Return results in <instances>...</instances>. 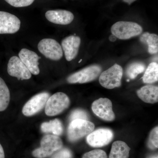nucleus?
<instances>
[{
    "label": "nucleus",
    "instance_id": "f257e3e1",
    "mask_svg": "<svg viewBox=\"0 0 158 158\" xmlns=\"http://www.w3.org/2000/svg\"><path fill=\"white\" fill-rule=\"evenodd\" d=\"M63 143L61 138L55 135L44 136L40 141V146L32 152V155L36 158H44L52 155L62 148Z\"/></svg>",
    "mask_w": 158,
    "mask_h": 158
},
{
    "label": "nucleus",
    "instance_id": "f03ea898",
    "mask_svg": "<svg viewBox=\"0 0 158 158\" xmlns=\"http://www.w3.org/2000/svg\"><path fill=\"white\" fill-rule=\"evenodd\" d=\"M112 34L120 40H127L141 34L143 29L136 23L129 21H119L111 27Z\"/></svg>",
    "mask_w": 158,
    "mask_h": 158
},
{
    "label": "nucleus",
    "instance_id": "7ed1b4c3",
    "mask_svg": "<svg viewBox=\"0 0 158 158\" xmlns=\"http://www.w3.org/2000/svg\"><path fill=\"white\" fill-rule=\"evenodd\" d=\"M94 127L93 123L88 120L77 119L71 121L67 130L69 141L72 142L78 141L92 132Z\"/></svg>",
    "mask_w": 158,
    "mask_h": 158
},
{
    "label": "nucleus",
    "instance_id": "20e7f679",
    "mask_svg": "<svg viewBox=\"0 0 158 158\" xmlns=\"http://www.w3.org/2000/svg\"><path fill=\"white\" fill-rule=\"evenodd\" d=\"M123 74L122 67L116 63L101 73L99 78V82L103 87L106 89L118 88L121 85Z\"/></svg>",
    "mask_w": 158,
    "mask_h": 158
},
{
    "label": "nucleus",
    "instance_id": "39448f33",
    "mask_svg": "<svg viewBox=\"0 0 158 158\" xmlns=\"http://www.w3.org/2000/svg\"><path fill=\"white\" fill-rule=\"evenodd\" d=\"M70 100L62 92H57L49 98L45 106V113L47 116H55L63 112L69 107Z\"/></svg>",
    "mask_w": 158,
    "mask_h": 158
},
{
    "label": "nucleus",
    "instance_id": "423d86ee",
    "mask_svg": "<svg viewBox=\"0 0 158 158\" xmlns=\"http://www.w3.org/2000/svg\"><path fill=\"white\" fill-rule=\"evenodd\" d=\"M101 66L98 65H92L85 67L71 75L67 78L69 84H84L92 81L98 77L101 73Z\"/></svg>",
    "mask_w": 158,
    "mask_h": 158
},
{
    "label": "nucleus",
    "instance_id": "0eeeda50",
    "mask_svg": "<svg viewBox=\"0 0 158 158\" xmlns=\"http://www.w3.org/2000/svg\"><path fill=\"white\" fill-rule=\"evenodd\" d=\"M39 52L48 59L58 61L63 56L62 47L56 40L52 38L41 40L38 44Z\"/></svg>",
    "mask_w": 158,
    "mask_h": 158
},
{
    "label": "nucleus",
    "instance_id": "6e6552de",
    "mask_svg": "<svg viewBox=\"0 0 158 158\" xmlns=\"http://www.w3.org/2000/svg\"><path fill=\"white\" fill-rule=\"evenodd\" d=\"M91 109L94 113L103 120L113 121L115 115L113 109L112 102L107 98H100L92 103Z\"/></svg>",
    "mask_w": 158,
    "mask_h": 158
},
{
    "label": "nucleus",
    "instance_id": "1a4fd4ad",
    "mask_svg": "<svg viewBox=\"0 0 158 158\" xmlns=\"http://www.w3.org/2000/svg\"><path fill=\"white\" fill-rule=\"evenodd\" d=\"M114 138L112 130L99 128L93 131L87 136L86 140L90 146L94 148L104 147L110 144Z\"/></svg>",
    "mask_w": 158,
    "mask_h": 158
},
{
    "label": "nucleus",
    "instance_id": "9d476101",
    "mask_svg": "<svg viewBox=\"0 0 158 158\" xmlns=\"http://www.w3.org/2000/svg\"><path fill=\"white\" fill-rule=\"evenodd\" d=\"M49 97V94L46 92L38 94L33 97L24 106L23 114L26 116H31L39 113L45 107Z\"/></svg>",
    "mask_w": 158,
    "mask_h": 158
},
{
    "label": "nucleus",
    "instance_id": "9b49d317",
    "mask_svg": "<svg viewBox=\"0 0 158 158\" xmlns=\"http://www.w3.org/2000/svg\"><path fill=\"white\" fill-rule=\"evenodd\" d=\"M19 19L9 12L0 11V34H13L19 31Z\"/></svg>",
    "mask_w": 158,
    "mask_h": 158
},
{
    "label": "nucleus",
    "instance_id": "f8f14e48",
    "mask_svg": "<svg viewBox=\"0 0 158 158\" xmlns=\"http://www.w3.org/2000/svg\"><path fill=\"white\" fill-rule=\"evenodd\" d=\"M7 71L9 75L19 80H29L32 75L19 57L13 56L9 59Z\"/></svg>",
    "mask_w": 158,
    "mask_h": 158
},
{
    "label": "nucleus",
    "instance_id": "ddd939ff",
    "mask_svg": "<svg viewBox=\"0 0 158 158\" xmlns=\"http://www.w3.org/2000/svg\"><path fill=\"white\" fill-rule=\"evenodd\" d=\"M81 43V38L74 35H71L62 40L61 47L67 61H72L77 57Z\"/></svg>",
    "mask_w": 158,
    "mask_h": 158
},
{
    "label": "nucleus",
    "instance_id": "4468645a",
    "mask_svg": "<svg viewBox=\"0 0 158 158\" xmlns=\"http://www.w3.org/2000/svg\"><path fill=\"white\" fill-rule=\"evenodd\" d=\"M19 57L27 66L31 74L37 75L40 73L39 61L40 57L33 51L23 48L19 53Z\"/></svg>",
    "mask_w": 158,
    "mask_h": 158
},
{
    "label": "nucleus",
    "instance_id": "2eb2a0df",
    "mask_svg": "<svg viewBox=\"0 0 158 158\" xmlns=\"http://www.w3.org/2000/svg\"><path fill=\"white\" fill-rule=\"evenodd\" d=\"M45 17L49 21L56 24H69L74 18L70 11L65 10H49L45 13Z\"/></svg>",
    "mask_w": 158,
    "mask_h": 158
},
{
    "label": "nucleus",
    "instance_id": "dca6fc26",
    "mask_svg": "<svg viewBox=\"0 0 158 158\" xmlns=\"http://www.w3.org/2000/svg\"><path fill=\"white\" fill-rule=\"evenodd\" d=\"M137 94L138 97L144 102L154 104L158 101L157 86L145 85L137 90Z\"/></svg>",
    "mask_w": 158,
    "mask_h": 158
},
{
    "label": "nucleus",
    "instance_id": "f3484780",
    "mask_svg": "<svg viewBox=\"0 0 158 158\" xmlns=\"http://www.w3.org/2000/svg\"><path fill=\"white\" fill-rule=\"evenodd\" d=\"M130 150L131 148L124 141H114L112 144L109 158H129Z\"/></svg>",
    "mask_w": 158,
    "mask_h": 158
},
{
    "label": "nucleus",
    "instance_id": "a211bd4d",
    "mask_svg": "<svg viewBox=\"0 0 158 158\" xmlns=\"http://www.w3.org/2000/svg\"><path fill=\"white\" fill-rule=\"evenodd\" d=\"M142 43L146 44L148 47V52L150 54L157 53L158 52V36L157 34L144 32L140 37Z\"/></svg>",
    "mask_w": 158,
    "mask_h": 158
},
{
    "label": "nucleus",
    "instance_id": "6ab92c4d",
    "mask_svg": "<svg viewBox=\"0 0 158 158\" xmlns=\"http://www.w3.org/2000/svg\"><path fill=\"white\" fill-rule=\"evenodd\" d=\"M40 127L43 132L51 133L55 135H61L63 132L62 122L58 118L43 123Z\"/></svg>",
    "mask_w": 158,
    "mask_h": 158
},
{
    "label": "nucleus",
    "instance_id": "aec40b11",
    "mask_svg": "<svg viewBox=\"0 0 158 158\" xmlns=\"http://www.w3.org/2000/svg\"><path fill=\"white\" fill-rule=\"evenodd\" d=\"M143 81L145 84H151L158 81V64L156 62L150 63L148 66L144 75Z\"/></svg>",
    "mask_w": 158,
    "mask_h": 158
},
{
    "label": "nucleus",
    "instance_id": "412c9836",
    "mask_svg": "<svg viewBox=\"0 0 158 158\" xmlns=\"http://www.w3.org/2000/svg\"><path fill=\"white\" fill-rule=\"evenodd\" d=\"M10 100V91L5 81L0 77V112L7 109Z\"/></svg>",
    "mask_w": 158,
    "mask_h": 158
},
{
    "label": "nucleus",
    "instance_id": "4be33fe9",
    "mask_svg": "<svg viewBox=\"0 0 158 158\" xmlns=\"http://www.w3.org/2000/svg\"><path fill=\"white\" fill-rule=\"evenodd\" d=\"M145 65L142 62H135L131 63L127 68L126 73L127 77L130 79H135L138 75L140 74L145 70Z\"/></svg>",
    "mask_w": 158,
    "mask_h": 158
},
{
    "label": "nucleus",
    "instance_id": "5701e85b",
    "mask_svg": "<svg viewBox=\"0 0 158 158\" xmlns=\"http://www.w3.org/2000/svg\"><path fill=\"white\" fill-rule=\"evenodd\" d=\"M148 145L150 148L155 149L158 147V127H156L150 133Z\"/></svg>",
    "mask_w": 158,
    "mask_h": 158
},
{
    "label": "nucleus",
    "instance_id": "b1692460",
    "mask_svg": "<svg viewBox=\"0 0 158 158\" xmlns=\"http://www.w3.org/2000/svg\"><path fill=\"white\" fill-rule=\"evenodd\" d=\"M89 116L88 113L85 110L81 109H77L74 110L71 113L69 116V119L71 121L75 119H81L88 120Z\"/></svg>",
    "mask_w": 158,
    "mask_h": 158
},
{
    "label": "nucleus",
    "instance_id": "393cba45",
    "mask_svg": "<svg viewBox=\"0 0 158 158\" xmlns=\"http://www.w3.org/2000/svg\"><path fill=\"white\" fill-rule=\"evenodd\" d=\"M82 158H108L106 153L102 149H97L85 153Z\"/></svg>",
    "mask_w": 158,
    "mask_h": 158
},
{
    "label": "nucleus",
    "instance_id": "a878e982",
    "mask_svg": "<svg viewBox=\"0 0 158 158\" xmlns=\"http://www.w3.org/2000/svg\"><path fill=\"white\" fill-rule=\"evenodd\" d=\"M9 5L15 7H27L33 4L35 0H5Z\"/></svg>",
    "mask_w": 158,
    "mask_h": 158
},
{
    "label": "nucleus",
    "instance_id": "bb28decb",
    "mask_svg": "<svg viewBox=\"0 0 158 158\" xmlns=\"http://www.w3.org/2000/svg\"><path fill=\"white\" fill-rule=\"evenodd\" d=\"M52 158H73V154L70 150L62 148L56 152Z\"/></svg>",
    "mask_w": 158,
    "mask_h": 158
},
{
    "label": "nucleus",
    "instance_id": "cd10ccee",
    "mask_svg": "<svg viewBox=\"0 0 158 158\" xmlns=\"http://www.w3.org/2000/svg\"><path fill=\"white\" fill-rule=\"evenodd\" d=\"M0 158H5L4 149L1 144H0Z\"/></svg>",
    "mask_w": 158,
    "mask_h": 158
},
{
    "label": "nucleus",
    "instance_id": "c85d7f7f",
    "mask_svg": "<svg viewBox=\"0 0 158 158\" xmlns=\"http://www.w3.org/2000/svg\"><path fill=\"white\" fill-rule=\"evenodd\" d=\"M124 2L127 3L128 5H131L132 3L135 2L136 0H123Z\"/></svg>",
    "mask_w": 158,
    "mask_h": 158
},
{
    "label": "nucleus",
    "instance_id": "c756f323",
    "mask_svg": "<svg viewBox=\"0 0 158 158\" xmlns=\"http://www.w3.org/2000/svg\"><path fill=\"white\" fill-rule=\"evenodd\" d=\"M116 37H115L114 35H112V36H110V40H111V41H114L116 40Z\"/></svg>",
    "mask_w": 158,
    "mask_h": 158
},
{
    "label": "nucleus",
    "instance_id": "7c9ffc66",
    "mask_svg": "<svg viewBox=\"0 0 158 158\" xmlns=\"http://www.w3.org/2000/svg\"><path fill=\"white\" fill-rule=\"evenodd\" d=\"M152 158H158V157H155Z\"/></svg>",
    "mask_w": 158,
    "mask_h": 158
}]
</instances>
